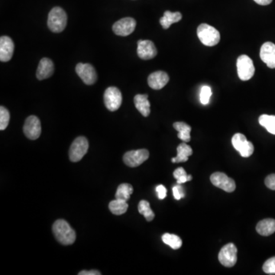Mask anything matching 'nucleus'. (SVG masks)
Segmentation results:
<instances>
[{
    "label": "nucleus",
    "instance_id": "nucleus-25",
    "mask_svg": "<svg viewBox=\"0 0 275 275\" xmlns=\"http://www.w3.org/2000/svg\"><path fill=\"white\" fill-rule=\"evenodd\" d=\"M161 239H162L163 242L169 245L171 248H173L174 250L179 249L182 246V240L177 235L165 233V234L163 235Z\"/></svg>",
    "mask_w": 275,
    "mask_h": 275
},
{
    "label": "nucleus",
    "instance_id": "nucleus-18",
    "mask_svg": "<svg viewBox=\"0 0 275 275\" xmlns=\"http://www.w3.org/2000/svg\"><path fill=\"white\" fill-rule=\"evenodd\" d=\"M134 103L136 109L142 116L147 117L150 115L151 104L149 96L147 94H138L134 97Z\"/></svg>",
    "mask_w": 275,
    "mask_h": 275
},
{
    "label": "nucleus",
    "instance_id": "nucleus-14",
    "mask_svg": "<svg viewBox=\"0 0 275 275\" xmlns=\"http://www.w3.org/2000/svg\"><path fill=\"white\" fill-rule=\"evenodd\" d=\"M14 42L8 36H2L0 38V61L8 62L13 57L14 53Z\"/></svg>",
    "mask_w": 275,
    "mask_h": 275
},
{
    "label": "nucleus",
    "instance_id": "nucleus-34",
    "mask_svg": "<svg viewBox=\"0 0 275 275\" xmlns=\"http://www.w3.org/2000/svg\"><path fill=\"white\" fill-rule=\"evenodd\" d=\"M264 183H265L267 188L272 189V190H275V173H272V174L268 175L265 178Z\"/></svg>",
    "mask_w": 275,
    "mask_h": 275
},
{
    "label": "nucleus",
    "instance_id": "nucleus-13",
    "mask_svg": "<svg viewBox=\"0 0 275 275\" xmlns=\"http://www.w3.org/2000/svg\"><path fill=\"white\" fill-rule=\"evenodd\" d=\"M137 54L141 59H152L157 55V49L152 41L139 40L138 41Z\"/></svg>",
    "mask_w": 275,
    "mask_h": 275
},
{
    "label": "nucleus",
    "instance_id": "nucleus-5",
    "mask_svg": "<svg viewBox=\"0 0 275 275\" xmlns=\"http://www.w3.org/2000/svg\"><path fill=\"white\" fill-rule=\"evenodd\" d=\"M89 142L86 138L84 136L77 137L73 141L69 151V158L72 162H78L87 153Z\"/></svg>",
    "mask_w": 275,
    "mask_h": 275
},
{
    "label": "nucleus",
    "instance_id": "nucleus-29",
    "mask_svg": "<svg viewBox=\"0 0 275 275\" xmlns=\"http://www.w3.org/2000/svg\"><path fill=\"white\" fill-rule=\"evenodd\" d=\"M246 137L241 133H236L233 136L232 138V144L234 147V149L238 152H240V149L242 148L243 145L246 143Z\"/></svg>",
    "mask_w": 275,
    "mask_h": 275
},
{
    "label": "nucleus",
    "instance_id": "nucleus-12",
    "mask_svg": "<svg viewBox=\"0 0 275 275\" xmlns=\"http://www.w3.org/2000/svg\"><path fill=\"white\" fill-rule=\"evenodd\" d=\"M136 27V21L134 18H121L113 25V30L115 34L120 36H128L134 32Z\"/></svg>",
    "mask_w": 275,
    "mask_h": 275
},
{
    "label": "nucleus",
    "instance_id": "nucleus-26",
    "mask_svg": "<svg viewBox=\"0 0 275 275\" xmlns=\"http://www.w3.org/2000/svg\"><path fill=\"white\" fill-rule=\"evenodd\" d=\"M258 121L260 125L264 127L268 132H270L271 134L275 135V116L261 115L259 117Z\"/></svg>",
    "mask_w": 275,
    "mask_h": 275
},
{
    "label": "nucleus",
    "instance_id": "nucleus-4",
    "mask_svg": "<svg viewBox=\"0 0 275 275\" xmlns=\"http://www.w3.org/2000/svg\"><path fill=\"white\" fill-rule=\"evenodd\" d=\"M238 76L243 81L250 80L256 72L253 61L250 57L245 54H242L238 57L237 63Z\"/></svg>",
    "mask_w": 275,
    "mask_h": 275
},
{
    "label": "nucleus",
    "instance_id": "nucleus-21",
    "mask_svg": "<svg viewBox=\"0 0 275 275\" xmlns=\"http://www.w3.org/2000/svg\"><path fill=\"white\" fill-rule=\"evenodd\" d=\"M181 18H182V15L179 12L172 13V12L166 11L164 13V17L160 19V24L163 29H168L171 27L172 24L180 22Z\"/></svg>",
    "mask_w": 275,
    "mask_h": 275
},
{
    "label": "nucleus",
    "instance_id": "nucleus-22",
    "mask_svg": "<svg viewBox=\"0 0 275 275\" xmlns=\"http://www.w3.org/2000/svg\"><path fill=\"white\" fill-rule=\"evenodd\" d=\"M173 128L178 132L177 137L182 140L184 142H189L190 141V132L191 127L188 124L183 122V121H177L173 123Z\"/></svg>",
    "mask_w": 275,
    "mask_h": 275
},
{
    "label": "nucleus",
    "instance_id": "nucleus-1",
    "mask_svg": "<svg viewBox=\"0 0 275 275\" xmlns=\"http://www.w3.org/2000/svg\"><path fill=\"white\" fill-rule=\"evenodd\" d=\"M52 230L57 241L62 245H72L75 241V231L72 229L68 222L65 220H57L53 225Z\"/></svg>",
    "mask_w": 275,
    "mask_h": 275
},
{
    "label": "nucleus",
    "instance_id": "nucleus-3",
    "mask_svg": "<svg viewBox=\"0 0 275 275\" xmlns=\"http://www.w3.org/2000/svg\"><path fill=\"white\" fill-rule=\"evenodd\" d=\"M197 36L206 46H215L220 41V34L217 29L207 24H201L197 28Z\"/></svg>",
    "mask_w": 275,
    "mask_h": 275
},
{
    "label": "nucleus",
    "instance_id": "nucleus-10",
    "mask_svg": "<svg viewBox=\"0 0 275 275\" xmlns=\"http://www.w3.org/2000/svg\"><path fill=\"white\" fill-rule=\"evenodd\" d=\"M23 132L25 136L29 139H38L41 133V121L39 119L35 116L28 117L24 124Z\"/></svg>",
    "mask_w": 275,
    "mask_h": 275
},
{
    "label": "nucleus",
    "instance_id": "nucleus-37",
    "mask_svg": "<svg viewBox=\"0 0 275 275\" xmlns=\"http://www.w3.org/2000/svg\"><path fill=\"white\" fill-rule=\"evenodd\" d=\"M79 275H100L101 273L98 271L91 270V271H82L78 274Z\"/></svg>",
    "mask_w": 275,
    "mask_h": 275
},
{
    "label": "nucleus",
    "instance_id": "nucleus-19",
    "mask_svg": "<svg viewBox=\"0 0 275 275\" xmlns=\"http://www.w3.org/2000/svg\"><path fill=\"white\" fill-rule=\"evenodd\" d=\"M256 231L261 236H271L275 232V220L265 219L261 220L256 225Z\"/></svg>",
    "mask_w": 275,
    "mask_h": 275
},
{
    "label": "nucleus",
    "instance_id": "nucleus-15",
    "mask_svg": "<svg viewBox=\"0 0 275 275\" xmlns=\"http://www.w3.org/2000/svg\"><path fill=\"white\" fill-rule=\"evenodd\" d=\"M260 57L267 66L272 69L275 68V45L272 42L263 44L260 51Z\"/></svg>",
    "mask_w": 275,
    "mask_h": 275
},
{
    "label": "nucleus",
    "instance_id": "nucleus-28",
    "mask_svg": "<svg viewBox=\"0 0 275 275\" xmlns=\"http://www.w3.org/2000/svg\"><path fill=\"white\" fill-rule=\"evenodd\" d=\"M10 120L9 110L3 106L0 107V130L3 131L7 128Z\"/></svg>",
    "mask_w": 275,
    "mask_h": 275
},
{
    "label": "nucleus",
    "instance_id": "nucleus-17",
    "mask_svg": "<svg viewBox=\"0 0 275 275\" xmlns=\"http://www.w3.org/2000/svg\"><path fill=\"white\" fill-rule=\"evenodd\" d=\"M54 71V63L52 62V60L49 58L44 57L40 61L37 72H36V77L39 81H42V80L52 77Z\"/></svg>",
    "mask_w": 275,
    "mask_h": 275
},
{
    "label": "nucleus",
    "instance_id": "nucleus-8",
    "mask_svg": "<svg viewBox=\"0 0 275 275\" xmlns=\"http://www.w3.org/2000/svg\"><path fill=\"white\" fill-rule=\"evenodd\" d=\"M149 152L147 149L130 151L124 155L123 161L127 166L136 168L149 159Z\"/></svg>",
    "mask_w": 275,
    "mask_h": 275
},
{
    "label": "nucleus",
    "instance_id": "nucleus-27",
    "mask_svg": "<svg viewBox=\"0 0 275 275\" xmlns=\"http://www.w3.org/2000/svg\"><path fill=\"white\" fill-rule=\"evenodd\" d=\"M138 212L143 215L147 221H152L155 218V213L150 207V204L146 200H141L138 204Z\"/></svg>",
    "mask_w": 275,
    "mask_h": 275
},
{
    "label": "nucleus",
    "instance_id": "nucleus-33",
    "mask_svg": "<svg viewBox=\"0 0 275 275\" xmlns=\"http://www.w3.org/2000/svg\"><path fill=\"white\" fill-rule=\"evenodd\" d=\"M173 195L174 198L177 200H181L185 197L184 188L181 186V184H177V185L173 188Z\"/></svg>",
    "mask_w": 275,
    "mask_h": 275
},
{
    "label": "nucleus",
    "instance_id": "nucleus-32",
    "mask_svg": "<svg viewBox=\"0 0 275 275\" xmlns=\"http://www.w3.org/2000/svg\"><path fill=\"white\" fill-rule=\"evenodd\" d=\"M254 145L251 141H247L246 143L243 145L242 148L240 149V153L241 157H250L254 152Z\"/></svg>",
    "mask_w": 275,
    "mask_h": 275
},
{
    "label": "nucleus",
    "instance_id": "nucleus-16",
    "mask_svg": "<svg viewBox=\"0 0 275 275\" xmlns=\"http://www.w3.org/2000/svg\"><path fill=\"white\" fill-rule=\"evenodd\" d=\"M169 81V76L165 71L154 72L151 73L148 78L149 86L153 89H161L166 86Z\"/></svg>",
    "mask_w": 275,
    "mask_h": 275
},
{
    "label": "nucleus",
    "instance_id": "nucleus-23",
    "mask_svg": "<svg viewBox=\"0 0 275 275\" xmlns=\"http://www.w3.org/2000/svg\"><path fill=\"white\" fill-rule=\"evenodd\" d=\"M128 207H129V205L127 204V201L119 200V199H116V200L111 201L109 204V209L111 211V213L114 215H117V216L126 213Z\"/></svg>",
    "mask_w": 275,
    "mask_h": 275
},
{
    "label": "nucleus",
    "instance_id": "nucleus-30",
    "mask_svg": "<svg viewBox=\"0 0 275 275\" xmlns=\"http://www.w3.org/2000/svg\"><path fill=\"white\" fill-rule=\"evenodd\" d=\"M212 96V89L209 86H202L200 89V100L203 105H207L209 103Z\"/></svg>",
    "mask_w": 275,
    "mask_h": 275
},
{
    "label": "nucleus",
    "instance_id": "nucleus-2",
    "mask_svg": "<svg viewBox=\"0 0 275 275\" xmlns=\"http://www.w3.org/2000/svg\"><path fill=\"white\" fill-rule=\"evenodd\" d=\"M68 22V17L61 7H54L51 10L48 17V26L52 33H60L65 30Z\"/></svg>",
    "mask_w": 275,
    "mask_h": 275
},
{
    "label": "nucleus",
    "instance_id": "nucleus-9",
    "mask_svg": "<svg viewBox=\"0 0 275 275\" xmlns=\"http://www.w3.org/2000/svg\"><path fill=\"white\" fill-rule=\"evenodd\" d=\"M210 181L215 187L223 189L224 191L228 193H232L236 189V185L234 180L222 172L213 173L210 176Z\"/></svg>",
    "mask_w": 275,
    "mask_h": 275
},
{
    "label": "nucleus",
    "instance_id": "nucleus-7",
    "mask_svg": "<svg viewBox=\"0 0 275 275\" xmlns=\"http://www.w3.org/2000/svg\"><path fill=\"white\" fill-rule=\"evenodd\" d=\"M237 248L233 243L223 247L219 253V261L223 266L232 268L237 262Z\"/></svg>",
    "mask_w": 275,
    "mask_h": 275
},
{
    "label": "nucleus",
    "instance_id": "nucleus-20",
    "mask_svg": "<svg viewBox=\"0 0 275 275\" xmlns=\"http://www.w3.org/2000/svg\"><path fill=\"white\" fill-rule=\"evenodd\" d=\"M177 157H173L172 161L173 163L186 162L189 159V156L193 154L191 147L188 144L181 143L178 145L177 149Z\"/></svg>",
    "mask_w": 275,
    "mask_h": 275
},
{
    "label": "nucleus",
    "instance_id": "nucleus-6",
    "mask_svg": "<svg viewBox=\"0 0 275 275\" xmlns=\"http://www.w3.org/2000/svg\"><path fill=\"white\" fill-rule=\"evenodd\" d=\"M103 100L105 107L111 112H114L118 110L121 106L122 96L118 88L116 86H110L105 89Z\"/></svg>",
    "mask_w": 275,
    "mask_h": 275
},
{
    "label": "nucleus",
    "instance_id": "nucleus-31",
    "mask_svg": "<svg viewBox=\"0 0 275 275\" xmlns=\"http://www.w3.org/2000/svg\"><path fill=\"white\" fill-rule=\"evenodd\" d=\"M263 271L268 275H275V257L271 258L264 262Z\"/></svg>",
    "mask_w": 275,
    "mask_h": 275
},
{
    "label": "nucleus",
    "instance_id": "nucleus-36",
    "mask_svg": "<svg viewBox=\"0 0 275 275\" xmlns=\"http://www.w3.org/2000/svg\"><path fill=\"white\" fill-rule=\"evenodd\" d=\"M187 175H188V173L183 168H178L173 172V177L176 180Z\"/></svg>",
    "mask_w": 275,
    "mask_h": 275
},
{
    "label": "nucleus",
    "instance_id": "nucleus-24",
    "mask_svg": "<svg viewBox=\"0 0 275 275\" xmlns=\"http://www.w3.org/2000/svg\"><path fill=\"white\" fill-rule=\"evenodd\" d=\"M133 193V188L129 184H121L116 190V199L128 201L130 199L131 195Z\"/></svg>",
    "mask_w": 275,
    "mask_h": 275
},
{
    "label": "nucleus",
    "instance_id": "nucleus-35",
    "mask_svg": "<svg viewBox=\"0 0 275 275\" xmlns=\"http://www.w3.org/2000/svg\"><path fill=\"white\" fill-rule=\"evenodd\" d=\"M156 191L157 193V197L159 200H164L167 196V189L164 185H158L156 188Z\"/></svg>",
    "mask_w": 275,
    "mask_h": 275
},
{
    "label": "nucleus",
    "instance_id": "nucleus-11",
    "mask_svg": "<svg viewBox=\"0 0 275 275\" xmlns=\"http://www.w3.org/2000/svg\"><path fill=\"white\" fill-rule=\"evenodd\" d=\"M76 72L86 85H92L97 82V72L95 68L89 64L79 63L76 66Z\"/></svg>",
    "mask_w": 275,
    "mask_h": 275
},
{
    "label": "nucleus",
    "instance_id": "nucleus-38",
    "mask_svg": "<svg viewBox=\"0 0 275 275\" xmlns=\"http://www.w3.org/2000/svg\"><path fill=\"white\" fill-rule=\"evenodd\" d=\"M254 1L258 5H261V6H267V5L272 3L273 0H254Z\"/></svg>",
    "mask_w": 275,
    "mask_h": 275
}]
</instances>
